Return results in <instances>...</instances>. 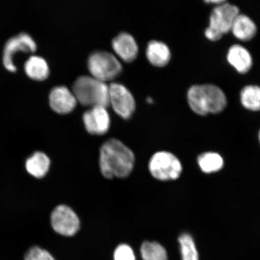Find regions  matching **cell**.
Listing matches in <instances>:
<instances>
[{
    "mask_svg": "<svg viewBox=\"0 0 260 260\" xmlns=\"http://www.w3.org/2000/svg\"><path fill=\"white\" fill-rule=\"evenodd\" d=\"M240 102L250 111H260V87L256 85L244 87L240 92Z\"/></svg>",
    "mask_w": 260,
    "mask_h": 260,
    "instance_id": "d6986e66",
    "label": "cell"
},
{
    "mask_svg": "<svg viewBox=\"0 0 260 260\" xmlns=\"http://www.w3.org/2000/svg\"><path fill=\"white\" fill-rule=\"evenodd\" d=\"M84 126L87 132L93 135H104L109 131L111 120L106 107H91L83 115Z\"/></svg>",
    "mask_w": 260,
    "mask_h": 260,
    "instance_id": "30bf717a",
    "label": "cell"
},
{
    "mask_svg": "<svg viewBox=\"0 0 260 260\" xmlns=\"http://www.w3.org/2000/svg\"><path fill=\"white\" fill-rule=\"evenodd\" d=\"M198 164L204 173L212 174L222 170L223 159L219 154L214 152H206L198 158Z\"/></svg>",
    "mask_w": 260,
    "mask_h": 260,
    "instance_id": "ac0fdd59",
    "label": "cell"
},
{
    "mask_svg": "<svg viewBox=\"0 0 260 260\" xmlns=\"http://www.w3.org/2000/svg\"><path fill=\"white\" fill-rule=\"evenodd\" d=\"M26 74L30 79L37 81L47 79L50 74L48 64L44 58L39 56H31L24 65Z\"/></svg>",
    "mask_w": 260,
    "mask_h": 260,
    "instance_id": "e0dca14e",
    "label": "cell"
},
{
    "mask_svg": "<svg viewBox=\"0 0 260 260\" xmlns=\"http://www.w3.org/2000/svg\"><path fill=\"white\" fill-rule=\"evenodd\" d=\"M146 55L149 62L154 66L162 67L170 62L171 53L170 48L164 42L151 41L146 47Z\"/></svg>",
    "mask_w": 260,
    "mask_h": 260,
    "instance_id": "5bb4252c",
    "label": "cell"
},
{
    "mask_svg": "<svg viewBox=\"0 0 260 260\" xmlns=\"http://www.w3.org/2000/svg\"><path fill=\"white\" fill-rule=\"evenodd\" d=\"M110 105L119 116L128 119L136 109L134 96L124 85L121 83L109 84Z\"/></svg>",
    "mask_w": 260,
    "mask_h": 260,
    "instance_id": "52a82bcc",
    "label": "cell"
},
{
    "mask_svg": "<svg viewBox=\"0 0 260 260\" xmlns=\"http://www.w3.org/2000/svg\"><path fill=\"white\" fill-rule=\"evenodd\" d=\"M148 167L152 176L162 181L177 180L183 171L180 160L168 151L156 152L150 158Z\"/></svg>",
    "mask_w": 260,
    "mask_h": 260,
    "instance_id": "5b68a950",
    "label": "cell"
},
{
    "mask_svg": "<svg viewBox=\"0 0 260 260\" xmlns=\"http://www.w3.org/2000/svg\"><path fill=\"white\" fill-rule=\"evenodd\" d=\"M50 223L55 232L61 236L72 237L76 235L80 228L79 216L66 205H58L50 216Z\"/></svg>",
    "mask_w": 260,
    "mask_h": 260,
    "instance_id": "8992f818",
    "label": "cell"
},
{
    "mask_svg": "<svg viewBox=\"0 0 260 260\" xmlns=\"http://www.w3.org/2000/svg\"><path fill=\"white\" fill-rule=\"evenodd\" d=\"M146 102L149 104H151L153 103V100H152L151 97H148V99H146Z\"/></svg>",
    "mask_w": 260,
    "mask_h": 260,
    "instance_id": "d4e9b609",
    "label": "cell"
},
{
    "mask_svg": "<svg viewBox=\"0 0 260 260\" xmlns=\"http://www.w3.org/2000/svg\"><path fill=\"white\" fill-rule=\"evenodd\" d=\"M256 30V26L251 18L245 15L239 14L234 21L231 31L238 40L249 41L255 37Z\"/></svg>",
    "mask_w": 260,
    "mask_h": 260,
    "instance_id": "2e32d148",
    "label": "cell"
},
{
    "mask_svg": "<svg viewBox=\"0 0 260 260\" xmlns=\"http://www.w3.org/2000/svg\"><path fill=\"white\" fill-rule=\"evenodd\" d=\"M187 100L192 111L201 116L221 113L227 105L225 93L218 86L211 84L190 87Z\"/></svg>",
    "mask_w": 260,
    "mask_h": 260,
    "instance_id": "7a4b0ae2",
    "label": "cell"
},
{
    "mask_svg": "<svg viewBox=\"0 0 260 260\" xmlns=\"http://www.w3.org/2000/svg\"><path fill=\"white\" fill-rule=\"evenodd\" d=\"M143 260H168L167 250L156 242H144L141 248Z\"/></svg>",
    "mask_w": 260,
    "mask_h": 260,
    "instance_id": "ffe728a7",
    "label": "cell"
},
{
    "mask_svg": "<svg viewBox=\"0 0 260 260\" xmlns=\"http://www.w3.org/2000/svg\"><path fill=\"white\" fill-rule=\"evenodd\" d=\"M51 161L43 152L37 151L27 159L25 167L28 173L36 178H42L50 170Z\"/></svg>",
    "mask_w": 260,
    "mask_h": 260,
    "instance_id": "9a60e30c",
    "label": "cell"
},
{
    "mask_svg": "<svg viewBox=\"0 0 260 260\" xmlns=\"http://www.w3.org/2000/svg\"><path fill=\"white\" fill-rule=\"evenodd\" d=\"M75 97L81 105L91 107L110 106L109 85L92 76L77 78L73 86Z\"/></svg>",
    "mask_w": 260,
    "mask_h": 260,
    "instance_id": "3957f363",
    "label": "cell"
},
{
    "mask_svg": "<svg viewBox=\"0 0 260 260\" xmlns=\"http://www.w3.org/2000/svg\"><path fill=\"white\" fill-rule=\"evenodd\" d=\"M37 48V44L34 39L27 34H21L10 39L6 42L3 53V61L5 67L11 72H16V67L14 61L15 54L18 52L35 53Z\"/></svg>",
    "mask_w": 260,
    "mask_h": 260,
    "instance_id": "ba28073f",
    "label": "cell"
},
{
    "mask_svg": "<svg viewBox=\"0 0 260 260\" xmlns=\"http://www.w3.org/2000/svg\"><path fill=\"white\" fill-rule=\"evenodd\" d=\"M205 36L208 40L211 41H217L222 38L223 35L209 26V27H207L205 31Z\"/></svg>",
    "mask_w": 260,
    "mask_h": 260,
    "instance_id": "cb8c5ba5",
    "label": "cell"
},
{
    "mask_svg": "<svg viewBox=\"0 0 260 260\" xmlns=\"http://www.w3.org/2000/svg\"><path fill=\"white\" fill-rule=\"evenodd\" d=\"M25 260H56L54 256L47 250L40 246L31 247L26 252L24 256Z\"/></svg>",
    "mask_w": 260,
    "mask_h": 260,
    "instance_id": "7402d4cb",
    "label": "cell"
},
{
    "mask_svg": "<svg viewBox=\"0 0 260 260\" xmlns=\"http://www.w3.org/2000/svg\"><path fill=\"white\" fill-rule=\"evenodd\" d=\"M258 139H259V142L260 143V130H259V134H258Z\"/></svg>",
    "mask_w": 260,
    "mask_h": 260,
    "instance_id": "484cf974",
    "label": "cell"
},
{
    "mask_svg": "<svg viewBox=\"0 0 260 260\" xmlns=\"http://www.w3.org/2000/svg\"><path fill=\"white\" fill-rule=\"evenodd\" d=\"M135 156L128 146L118 139H109L100 150L99 165L104 177L123 178L131 174Z\"/></svg>",
    "mask_w": 260,
    "mask_h": 260,
    "instance_id": "6da1fadb",
    "label": "cell"
},
{
    "mask_svg": "<svg viewBox=\"0 0 260 260\" xmlns=\"http://www.w3.org/2000/svg\"><path fill=\"white\" fill-rule=\"evenodd\" d=\"M114 260H136V256L132 247L126 244H121L116 247L113 253Z\"/></svg>",
    "mask_w": 260,
    "mask_h": 260,
    "instance_id": "603a6c76",
    "label": "cell"
},
{
    "mask_svg": "<svg viewBox=\"0 0 260 260\" xmlns=\"http://www.w3.org/2000/svg\"><path fill=\"white\" fill-rule=\"evenodd\" d=\"M182 260H199V253L193 237L188 233L182 234L178 238Z\"/></svg>",
    "mask_w": 260,
    "mask_h": 260,
    "instance_id": "44dd1931",
    "label": "cell"
},
{
    "mask_svg": "<svg viewBox=\"0 0 260 260\" xmlns=\"http://www.w3.org/2000/svg\"><path fill=\"white\" fill-rule=\"evenodd\" d=\"M239 14V9L235 5L226 2L217 5L211 13L209 27L221 34H226L232 30L233 22Z\"/></svg>",
    "mask_w": 260,
    "mask_h": 260,
    "instance_id": "9c48e42d",
    "label": "cell"
},
{
    "mask_svg": "<svg viewBox=\"0 0 260 260\" xmlns=\"http://www.w3.org/2000/svg\"><path fill=\"white\" fill-rule=\"evenodd\" d=\"M227 60L240 74L248 73L253 63L251 54L246 48L240 45H234L230 48Z\"/></svg>",
    "mask_w": 260,
    "mask_h": 260,
    "instance_id": "4fadbf2b",
    "label": "cell"
},
{
    "mask_svg": "<svg viewBox=\"0 0 260 260\" xmlns=\"http://www.w3.org/2000/svg\"><path fill=\"white\" fill-rule=\"evenodd\" d=\"M87 67L91 76L107 82L122 72V66L115 55L105 51H96L90 55Z\"/></svg>",
    "mask_w": 260,
    "mask_h": 260,
    "instance_id": "277c9868",
    "label": "cell"
},
{
    "mask_svg": "<svg viewBox=\"0 0 260 260\" xmlns=\"http://www.w3.org/2000/svg\"><path fill=\"white\" fill-rule=\"evenodd\" d=\"M49 101L51 109L59 114L72 112L78 103L73 91L65 86H57L52 89Z\"/></svg>",
    "mask_w": 260,
    "mask_h": 260,
    "instance_id": "8fae6325",
    "label": "cell"
},
{
    "mask_svg": "<svg viewBox=\"0 0 260 260\" xmlns=\"http://www.w3.org/2000/svg\"><path fill=\"white\" fill-rule=\"evenodd\" d=\"M114 51L126 62H132L137 57L139 48L137 42L132 35L123 32L112 41Z\"/></svg>",
    "mask_w": 260,
    "mask_h": 260,
    "instance_id": "7c38bea8",
    "label": "cell"
}]
</instances>
